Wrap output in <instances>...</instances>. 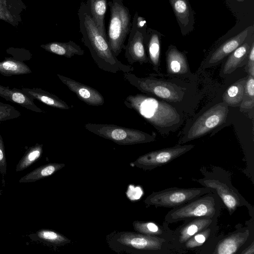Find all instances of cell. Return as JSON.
<instances>
[{
	"label": "cell",
	"instance_id": "cell-1",
	"mask_svg": "<svg viewBox=\"0 0 254 254\" xmlns=\"http://www.w3.org/2000/svg\"><path fill=\"white\" fill-rule=\"evenodd\" d=\"M81 41L88 48L98 67L105 71L117 73L131 72L134 68L119 61L112 52L105 37L98 30L91 17L87 2L82 1L77 13Z\"/></svg>",
	"mask_w": 254,
	"mask_h": 254
},
{
	"label": "cell",
	"instance_id": "cell-2",
	"mask_svg": "<svg viewBox=\"0 0 254 254\" xmlns=\"http://www.w3.org/2000/svg\"><path fill=\"white\" fill-rule=\"evenodd\" d=\"M125 106L134 110L162 135H168L178 129L183 117L170 103L143 94L130 95L124 101Z\"/></svg>",
	"mask_w": 254,
	"mask_h": 254
},
{
	"label": "cell",
	"instance_id": "cell-3",
	"mask_svg": "<svg viewBox=\"0 0 254 254\" xmlns=\"http://www.w3.org/2000/svg\"><path fill=\"white\" fill-rule=\"evenodd\" d=\"M109 248L118 253L132 254H179L173 244L165 239L137 232L123 231L107 237Z\"/></svg>",
	"mask_w": 254,
	"mask_h": 254
},
{
	"label": "cell",
	"instance_id": "cell-4",
	"mask_svg": "<svg viewBox=\"0 0 254 254\" xmlns=\"http://www.w3.org/2000/svg\"><path fill=\"white\" fill-rule=\"evenodd\" d=\"M202 178L195 181L202 187L211 189L222 201L223 205L232 215L238 207H247L252 219L254 218V209L232 184L230 173L219 166H213L210 170L202 169Z\"/></svg>",
	"mask_w": 254,
	"mask_h": 254
},
{
	"label": "cell",
	"instance_id": "cell-5",
	"mask_svg": "<svg viewBox=\"0 0 254 254\" xmlns=\"http://www.w3.org/2000/svg\"><path fill=\"white\" fill-rule=\"evenodd\" d=\"M124 79L143 93L153 95L168 103L180 104L188 95L189 89L183 83L179 84L172 81L156 77L154 74L146 77H138L133 73L125 72Z\"/></svg>",
	"mask_w": 254,
	"mask_h": 254
},
{
	"label": "cell",
	"instance_id": "cell-6",
	"mask_svg": "<svg viewBox=\"0 0 254 254\" xmlns=\"http://www.w3.org/2000/svg\"><path fill=\"white\" fill-rule=\"evenodd\" d=\"M222 206L218 195L209 192L172 208L165 215L164 221L173 223L200 217L218 218Z\"/></svg>",
	"mask_w": 254,
	"mask_h": 254
},
{
	"label": "cell",
	"instance_id": "cell-7",
	"mask_svg": "<svg viewBox=\"0 0 254 254\" xmlns=\"http://www.w3.org/2000/svg\"><path fill=\"white\" fill-rule=\"evenodd\" d=\"M253 221L224 235L213 236L197 253L201 254H240L254 241Z\"/></svg>",
	"mask_w": 254,
	"mask_h": 254
},
{
	"label": "cell",
	"instance_id": "cell-8",
	"mask_svg": "<svg viewBox=\"0 0 254 254\" xmlns=\"http://www.w3.org/2000/svg\"><path fill=\"white\" fill-rule=\"evenodd\" d=\"M228 111V106L223 101L204 110L186 125L180 144L200 138L222 125Z\"/></svg>",
	"mask_w": 254,
	"mask_h": 254
},
{
	"label": "cell",
	"instance_id": "cell-9",
	"mask_svg": "<svg viewBox=\"0 0 254 254\" xmlns=\"http://www.w3.org/2000/svg\"><path fill=\"white\" fill-rule=\"evenodd\" d=\"M110 10L107 39L111 50L118 57L124 49L125 41L131 26L129 9L123 0H112L108 2Z\"/></svg>",
	"mask_w": 254,
	"mask_h": 254
},
{
	"label": "cell",
	"instance_id": "cell-10",
	"mask_svg": "<svg viewBox=\"0 0 254 254\" xmlns=\"http://www.w3.org/2000/svg\"><path fill=\"white\" fill-rule=\"evenodd\" d=\"M84 127L90 132L119 145H133L155 140V135L115 125L87 123Z\"/></svg>",
	"mask_w": 254,
	"mask_h": 254
},
{
	"label": "cell",
	"instance_id": "cell-11",
	"mask_svg": "<svg viewBox=\"0 0 254 254\" xmlns=\"http://www.w3.org/2000/svg\"><path fill=\"white\" fill-rule=\"evenodd\" d=\"M209 192H214L210 188H180L173 187L153 192L144 200L147 206L176 208L181 206L200 196Z\"/></svg>",
	"mask_w": 254,
	"mask_h": 254
},
{
	"label": "cell",
	"instance_id": "cell-12",
	"mask_svg": "<svg viewBox=\"0 0 254 254\" xmlns=\"http://www.w3.org/2000/svg\"><path fill=\"white\" fill-rule=\"evenodd\" d=\"M194 145L179 144L175 146L152 151L140 156L132 163L145 171L161 167L189 151Z\"/></svg>",
	"mask_w": 254,
	"mask_h": 254
},
{
	"label": "cell",
	"instance_id": "cell-13",
	"mask_svg": "<svg viewBox=\"0 0 254 254\" xmlns=\"http://www.w3.org/2000/svg\"><path fill=\"white\" fill-rule=\"evenodd\" d=\"M146 30L139 28L132 21L129 37L125 48V56L129 64L138 63L140 65L148 63L144 38Z\"/></svg>",
	"mask_w": 254,
	"mask_h": 254
},
{
	"label": "cell",
	"instance_id": "cell-14",
	"mask_svg": "<svg viewBox=\"0 0 254 254\" xmlns=\"http://www.w3.org/2000/svg\"><path fill=\"white\" fill-rule=\"evenodd\" d=\"M218 218L200 217L185 221V222L174 230L172 244L179 254H183L181 251L183 245L195 234L208 227Z\"/></svg>",
	"mask_w": 254,
	"mask_h": 254
},
{
	"label": "cell",
	"instance_id": "cell-15",
	"mask_svg": "<svg viewBox=\"0 0 254 254\" xmlns=\"http://www.w3.org/2000/svg\"><path fill=\"white\" fill-rule=\"evenodd\" d=\"M253 27H250L246 28L212 51L203 61L201 65L202 68L211 67L219 64L226 57L246 41L250 30Z\"/></svg>",
	"mask_w": 254,
	"mask_h": 254
},
{
	"label": "cell",
	"instance_id": "cell-16",
	"mask_svg": "<svg viewBox=\"0 0 254 254\" xmlns=\"http://www.w3.org/2000/svg\"><path fill=\"white\" fill-rule=\"evenodd\" d=\"M165 56L168 75L182 79L190 78L192 73L185 53L171 45L168 47Z\"/></svg>",
	"mask_w": 254,
	"mask_h": 254
},
{
	"label": "cell",
	"instance_id": "cell-17",
	"mask_svg": "<svg viewBox=\"0 0 254 254\" xmlns=\"http://www.w3.org/2000/svg\"><path fill=\"white\" fill-rule=\"evenodd\" d=\"M57 75L71 91L86 104L100 106L105 103L103 96L96 89L63 75L58 74Z\"/></svg>",
	"mask_w": 254,
	"mask_h": 254
},
{
	"label": "cell",
	"instance_id": "cell-18",
	"mask_svg": "<svg viewBox=\"0 0 254 254\" xmlns=\"http://www.w3.org/2000/svg\"><path fill=\"white\" fill-rule=\"evenodd\" d=\"M180 28L185 36L194 29V13L188 0H169Z\"/></svg>",
	"mask_w": 254,
	"mask_h": 254
},
{
	"label": "cell",
	"instance_id": "cell-19",
	"mask_svg": "<svg viewBox=\"0 0 254 254\" xmlns=\"http://www.w3.org/2000/svg\"><path fill=\"white\" fill-rule=\"evenodd\" d=\"M161 34L154 29L147 28L144 38L148 63L153 69L160 73Z\"/></svg>",
	"mask_w": 254,
	"mask_h": 254
},
{
	"label": "cell",
	"instance_id": "cell-20",
	"mask_svg": "<svg viewBox=\"0 0 254 254\" xmlns=\"http://www.w3.org/2000/svg\"><path fill=\"white\" fill-rule=\"evenodd\" d=\"M26 9L22 0H0V21L17 27L22 22L21 14Z\"/></svg>",
	"mask_w": 254,
	"mask_h": 254
},
{
	"label": "cell",
	"instance_id": "cell-21",
	"mask_svg": "<svg viewBox=\"0 0 254 254\" xmlns=\"http://www.w3.org/2000/svg\"><path fill=\"white\" fill-rule=\"evenodd\" d=\"M252 42L245 41L228 56L221 69L220 76L221 77H226L246 64Z\"/></svg>",
	"mask_w": 254,
	"mask_h": 254
},
{
	"label": "cell",
	"instance_id": "cell-22",
	"mask_svg": "<svg viewBox=\"0 0 254 254\" xmlns=\"http://www.w3.org/2000/svg\"><path fill=\"white\" fill-rule=\"evenodd\" d=\"M168 224L165 221L163 225H160L152 221H134L132 226L136 232L165 239L172 243L174 230L169 228Z\"/></svg>",
	"mask_w": 254,
	"mask_h": 254
},
{
	"label": "cell",
	"instance_id": "cell-23",
	"mask_svg": "<svg viewBox=\"0 0 254 254\" xmlns=\"http://www.w3.org/2000/svg\"><path fill=\"white\" fill-rule=\"evenodd\" d=\"M218 221H216L210 225L208 227L200 231L190 238L183 245L181 251L183 254L191 252L196 254L219 230L217 225Z\"/></svg>",
	"mask_w": 254,
	"mask_h": 254
},
{
	"label": "cell",
	"instance_id": "cell-24",
	"mask_svg": "<svg viewBox=\"0 0 254 254\" xmlns=\"http://www.w3.org/2000/svg\"><path fill=\"white\" fill-rule=\"evenodd\" d=\"M41 47L49 52L67 58L75 55L82 56L84 54V50L72 41L67 42H50L41 45Z\"/></svg>",
	"mask_w": 254,
	"mask_h": 254
},
{
	"label": "cell",
	"instance_id": "cell-25",
	"mask_svg": "<svg viewBox=\"0 0 254 254\" xmlns=\"http://www.w3.org/2000/svg\"><path fill=\"white\" fill-rule=\"evenodd\" d=\"M28 237L33 241H40L54 247L63 246L70 242V240L63 235L51 229H42Z\"/></svg>",
	"mask_w": 254,
	"mask_h": 254
},
{
	"label": "cell",
	"instance_id": "cell-26",
	"mask_svg": "<svg viewBox=\"0 0 254 254\" xmlns=\"http://www.w3.org/2000/svg\"><path fill=\"white\" fill-rule=\"evenodd\" d=\"M93 20L99 31L107 38L105 16L107 10V0H88L87 1Z\"/></svg>",
	"mask_w": 254,
	"mask_h": 254
},
{
	"label": "cell",
	"instance_id": "cell-27",
	"mask_svg": "<svg viewBox=\"0 0 254 254\" xmlns=\"http://www.w3.org/2000/svg\"><path fill=\"white\" fill-rule=\"evenodd\" d=\"M64 164L58 163H50L41 166L24 176L19 180L20 183H32L50 176L63 168Z\"/></svg>",
	"mask_w": 254,
	"mask_h": 254
},
{
	"label": "cell",
	"instance_id": "cell-28",
	"mask_svg": "<svg viewBox=\"0 0 254 254\" xmlns=\"http://www.w3.org/2000/svg\"><path fill=\"white\" fill-rule=\"evenodd\" d=\"M246 78H241L231 85L222 95L223 102L229 106H240L243 97Z\"/></svg>",
	"mask_w": 254,
	"mask_h": 254
},
{
	"label": "cell",
	"instance_id": "cell-29",
	"mask_svg": "<svg viewBox=\"0 0 254 254\" xmlns=\"http://www.w3.org/2000/svg\"><path fill=\"white\" fill-rule=\"evenodd\" d=\"M22 90L30 96L52 107L64 110H68L72 107V106L68 105L56 95L42 89H28Z\"/></svg>",
	"mask_w": 254,
	"mask_h": 254
},
{
	"label": "cell",
	"instance_id": "cell-30",
	"mask_svg": "<svg viewBox=\"0 0 254 254\" xmlns=\"http://www.w3.org/2000/svg\"><path fill=\"white\" fill-rule=\"evenodd\" d=\"M43 153V145L38 144L31 147L25 153L16 166V172L23 171L37 161Z\"/></svg>",
	"mask_w": 254,
	"mask_h": 254
},
{
	"label": "cell",
	"instance_id": "cell-31",
	"mask_svg": "<svg viewBox=\"0 0 254 254\" xmlns=\"http://www.w3.org/2000/svg\"><path fill=\"white\" fill-rule=\"evenodd\" d=\"M30 72L29 68L21 62L8 59L0 62V73L3 75L22 74Z\"/></svg>",
	"mask_w": 254,
	"mask_h": 254
},
{
	"label": "cell",
	"instance_id": "cell-32",
	"mask_svg": "<svg viewBox=\"0 0 254 254\" xmlns=\"http://www.w3.org/2000/svg\"><path fill=\"white\" fill-rule=\"evenodd\" d=\"M254 107V77L249 75L247 77L242 102L241 111L253 109Z\"/></svg>",
	"mask_w": 254,
	"mask_h": 254
},
{
	"label": "cell",
	"instance_id": "cell-33",
	"mask_svg": "<svg viewBox=\"0 0 254 254\" xmlns=\"http://www.w3.org/2000/svg\"><path fill=\"white\" fill-rule=\"evenodd\" d=\"M2 90L0 88V95L4 98H7L8 100L12 102L23 105L34 106L33 102L24 94L17 90H10L9 89H4Z\"/></svg>",
	"mask_w": 254,
	"mask_h": 254
},
{
	"label": "cell",
	"instance_id": "cell-34",
	"mask_svg": "<svg viewBox=\"0 0 254 254\" xmlns=\"http://www.w3.org/2000/svg\"><path fill=\"white\" fill-rule=\"evenodd\" d=\"M246 70L249 75L254 77V42H252L246 63Z\"/></svg>",
	"mask_w": 254,
	"mask_h": 254
},
{
	"label": "cell",
	"instance_id": "cell-35",
	"mask_svg": "<svg viewBox=\"0 0 254 254\" xmlns=\"http://www.w3.org/2000/svg\"><path fill=\"white\" fill-rule=\"evenodd\" d=\"M7 171V162L2 139L0 136V173L2 176L5 175Z\"/></svg>",
	"mask_w": 254,
	"mask_h": 254
},
{
	"label": "cell",
	"instance_id": "cell-36",
	"mask_svg": "<svg viewBox=\"0 0 254 254\" xmlns=\"http://www.w3.org/2000/svg\"><path fill=\"white\" fill-rule=\"evenodd\" d=\"M254 254V241L249 246L245 248L240 254Z\"/></svg>",
	"mask_w": 254,
	"mask_h": 254
},
{
	"label": "cell",
	"instance_id": "cell-37",
	"mask_svg": "<svg viewBox=\"0 0 254 254\" xmlns=\"http://www.w3.org/2000/svg\"></svg>",
	"mask_w": 254,
	"mask_h": 254
}]
</instances>
